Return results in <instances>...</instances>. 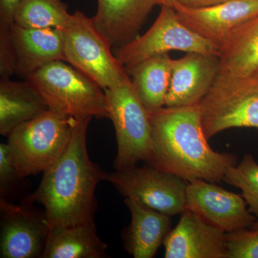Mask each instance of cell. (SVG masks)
I'll list each match as a JSON object with an SVG mask.
<instances>
[{"instance_id": "9a60e30c", "label": "cell", "mask_w": 258, "mask_h": 258, "mask_svg": "<svg viewBox=\"0 0 258 258\" xmlns=\"http://www.w3.org/2000/svg\"><path fill=\"white\" fill-rule=\"evenodd\" d=\"M9 32L18 77L27 80L53 61H64L62 30L25 28L13 23Z\"/></svg>"}, {"instance_id": "7a4b0ae2", "label": "cell", "mask_w": 258, "mask_h": 258, "mask_svg": "<svg viewBox=\"0 0 258 258\" xmlns=\"http://www.w3.org/2000/svg\"><path fill=\"white\" fill-rule=\"evenodd\" d=\"M91 119L78 118L66 150L43 171L37 189L25 197L43 207L50 228L95 222V192L105 171L88 155L86 137Z\"/></svg>"}, {"instance_id": "d6986e66", "label": "cell", "mask_w": 258, "mask_h": 258, "mask_svg": "<svg viewBox=\"0 0 258 258\" xmlns=\"http://www.w3.org/2000/svg\"><path fill=\"white\" fill-rule=\"evenodd\" d=\"M48 107L27 80L0 83V134L8 137L18 125L47 111Z\"/></svg>"}, {"instance_id": "7402d4cb", "label": "cell", "mask_w": 258, "mask_h": 258, "mask_svg": "<svg viewBox=\"0 0 258 258\" xmlns=\"http://www.w3.org/2000/svg\"><path fill=\"white\" fill-rule=\"evenodd\" d=\"M71 16L62 0H23L17 10L14 23L25 28L63 30Z\"/></svg>"}, {"instance_id": "f1b7e54d", "label": "cell", "mask_w": 258, "mask_h": 258, "mask_svg": "<svg viewBox=\"0 0 258 258\" xmlns=\"http://www.w3.org/2000/svg\"><path fill=\"white\" fill-rule=\"evenodd\" d=\"M155 1L157 5L161 6L165 5V6L172 7L174 3L178 2V0H155Z\"/></svg>"}, {"instance_id": "83f0119b", "label": "cell", "mask_w": 258, "mask_h": 258, "mask_svg": "<svg viewBox=\"0 0 258 258\" xmlns=\"http://www.w3.org/2000/svg\"><path fill=\"white\" fill-rule=\"evenodd\" d=\"M228 0H178V3L189 8H198L220 4Z\"/></svg>"}, {"instance_id": "2e32d148", "label": "cell", "mask_w": 258, "mask_h": 258, "mask_svg": "<svg viewBox=\"0 0 258 258\" xmlns=\"http://www.w3.org/2000/svg\"><path fill=\"white\" fill-rule=\"evenodd\" d=\"M156 5L155 0H98V9L92 20L116 48L139 36V30Z\"/></svg>"}, {"instance_id": "ac0fdd59", "label": "cell", "mask_w": 258, "mask_h": 258, "mask_svg": "<svg viewBox=\"0 0 258 258\" xmlns=\"http://www.w3.org/2000/svg\"><path fill=\"white\" fill-rule=\"evenodd\" d=\"M220 47V74L254 77L258 72V15L234 30Z\"/></svg>"}, {"instance_id": "277c9868", "label": "cell", "mask_w": 258, "mask_h": 258, "mask_svg": "<svg viewBox=\"0 0 258 258\" xmlns=\"http://www.w3.org/2000/svg\"><path fill=\"white\" fill-rule=\"evenodd\" d=\"M78 119L47 110L8 135L10 158L23 177L46 170L69 145Z\"/></svg>"}, {"instance_id": "52a82bcc", "label": "cell", "mask_w": 258, "mask_h": 258, "mask_svg": "<svg viewBox=\"0 0 258 258\" xmlns=\"http://www.w3.org/2000/svg\"><path fill=\"white\" fill-rule=\"evenodd\" d=\"M200 106L208 140L226 129H258V80L219 74Z\"/></svg>"}, {"instance_id": "8fae6325", "label": "cell", "mask_w": 258, "mask_h": 258, "mask_svg": "<svg viewBox=\"0 0 258 258\" xmlns=\"http://www.w3.org/2000/svg\"><path fill=\"white\" fill-rule=\"evenodd\" d=\"M242 195L231 192L204 179L188 182L186 209L226 233L251 228L256 217Z\"/></svg>"}, {"instance_id": "e0dca14e", "label": "cell", "mask_w": 258, "mask_h": 258, "mask_svg": "<svg viewBox=\"0 0 258 258\" xmlns=\"http://www.w3.org/2000/svg\"><path fill=\"white\" fill-rule=\"evenodd\" d=\"M132 222L123 232L124 247L134 258H152L171 231L170 216L125 198Z\"/></svg>"}, {"instance_id": "5bb4252c", "label": "cell", "mask_w": 258, "mask_h": 258, "mask_svg": "<svg viewBox=\"0 0 258 258\" xmlns=\"http://www.w3.org/2000/svg\"><path fill=\"white\" fill-rule=\"evenodd\" d=\"M226 232L186 209L164 244L166 258H227Z\"/></svg>"}, {"instance_id": "8992f818", "label": "cell", "mask_w": 258, "mask_h": 258, "mask_svg": "<svg viewBox=\"0 0 258 258\" xmlns=\"http://www.w3.org/2000/svg\"><path fill=\"white\" fill-rule=\"evenodd\" d=\"M109 118L116 137L115 170L147 162L152 149V126L149 113L137 94L130 77L115 87L105 90Z\"/></svg>"}, {"instance_id": "cb8c5ba5", "label": "cell", "mask_w": 258, "mask_h": 258, "mask_svg": "<svg viewBox=\"0 0 258 258\" xmlns=\"http://www.w3.org/2000/svg\"><path fill=\"white\" fill-rule=\"evenodd\" d=\"M25 179L13 164L8 144H0V198L11 201L20 195L26 187Z\"/></svg>"}, {"instance_id": "5b68a950", "label": "cell", "mask_w": 258, "mask_h": 258, "mask_svg": "<svg viewBox=\"0 0 258 258\" xmlns=\"http://www.w3.org/2000/svg\"><path fill=\"white\" fill-rule=\"evenodd\" d=\"M64 62L107 90L123 83L128 73L112 51L111 42L92 18L76 10L63 30Z\"/></svg>"}, {"instance_id": "4316f807", "label": "cell", "mask_w": 258, "mask_h": 258, "mask_svg": "<svg viewBox=\"0 0 258 258\" xmlns=\"http://www.w3.org/2000/svg\"><path fill=\"white\" fill-rule=\"evenodd\" d=\"M23 0H0V26H10L15 22V14Z\"/></svg>"}, {"instance_id": "3957f363", "label": "cell", "mask_w": 258, "mask_h": 258, "mask_svg": "<svg viewBox=\"0 0 258 258\" xmlns=\"http://www.w3.org/2000/svg\"><path fill=\"white\" fill-rule=\"evenodd\" d=\"M50 111L76 118H109L104 90L63 60H56L27 79Z\"/></svg>"}, {"instance_id": "ffe728a7", "label": "cell", "mask_w": 258, "mask_h": 258, "mask_svg": "<svg viewBox=\"0 0 258 258\" xmlns=\"http://www.w3.org/2000/svg\"><path fill=\"white\" fill-rule=\"evenodd\" d=\"M108 246L94 223L50 228L42 258H103Z\"/></svg>"}, {"instance_id": "f546056e", "label": "cell", "mask_w": 258, "mask_h": 258, "mask_svg": "<svg viewBox=\"0 0 258 258\" xmlns=\"http://www.w3.org/2000/svg\"><path fill=\"white\" fill-rule=\"evenodd\" d=\"M251 229H258V221L254 222L253 226L251 227Z\"/></svg>"}, {"instance_id": "4fadbf2b", "label": "cell", "mask_w": 258, "mask_h": 258, "mask_svg": "<svg viewBox=\"0 0 258 258\" xmlns=\"http://www.w3.org/2000/svg\"><path fill=\"white\" fill-rule=\"evenodd\" d=\"M220 57L215 55L186 52L172 60V70L165 106L200 104L220 74Z\"/></svg>"}, {"instance_id": "484cf974", "label": "cell", "mask_w": 258, "mask_h": 258, "mask_svg": "<svg viewBox=\"0 0 258 258\" xmlns=\"http://www.w3.org/2000/svg\"><path fill=\"white\" fill-rule=\"evenodd\" d=\"M10 26H0V78L10 79L15 75V57L10 40Z\"/></svg>"}, {"instance_id": "603a6c76", "label": "cell", "mask_w": 258, "mask_h": 258, "mask_svg": "<svg viewBox=\"0 0 258 258\" xmlns=\"http://www.w3.org/2000/svg\"><path fill=\"white\" fill-rule=\"evenodd\" d=\"M224 180L241 189L249 212L258 218V164L252 154H246L240 164L230 166Z\"/></svg>"}, {"instance_id": "d4e9b609", "label": "cell", "mask_w": 258, "mask_h": 258, "mask_svg": "<svg viewBox=\"0 0 258 258\" xmlns=\"http://www.w3.org/2000/svg\"><path fill=\"white\" fill-rule=\"evenodd\" d=\"M227 258H258V229H243L226 233Z\"/></svg>"}, {"instance_id": "44dd1931", "label": "cell", "mask_w": 258, "mask_h": 258, "mask_svg": "<svg viewBox=\"0 0 258 258\" xmlns=\"http://www.w3.org/2000/svg\"><path fill=\"white\" fill-rule=\"evenodd\" d=\"M169 54L154 56L125 68L137 94L149 113L165 106L172 70Z\"/></svg>"}, {"instance_id": "6da1fadb", "label": "cell", "mask_w": 258, "mask_h": 258, "mask_svg": "<svg viewBox=\"0 0 258 258\" xmlns=\"http://www.w3.org/2000/svg\"><path fill=\"white\" fill-rule=\"evenodd\" d=\"M152 149L147 164L186 181L224 180L225 171L237 164V157L215 152L204 132L200 104L164 106L149 113Z\"/></svg>"}, {"instance_id": "7c38bea8", "label": "cell", "mask_w": 258, "mask_h": 258, "mask_svg": "<svg viewBox=\"0 0 258 258\" xmlns=\"http://www.w3.org/2000/svg\"><path fill=\"white\" fill-rule=\"evenodd\" d=\"M172 8L185 26L220 46L234 30L258 15V0H228L198 8L176 2Z\"/></svg>"}, {"instance_id": "30bf717a", "label": "cell", "mask_w": 258, "mask_h": 258, "mask_svg": "<svg viewBox=\"0 0 258 258\" xmlns=\"http://www.w3.org/2000/svg\"><path fill=\"white\" fill-rule=\"evenodd\" d=\"M0 257H42L50 227L45 210L26 198L20 204L0 198Z\"/></svg>"}, {"instance_id": "ba28073f", "label": "cell", "mask_w": 258, "mask_h": 258, "mask_svg": "<svg viewBox=\"0 0 258 258\" xmlns=\"http://www.w3.org/2000/svg\"><path fill=\"white\" fill-rule=\"evenodd\" d=\"M171 50L220 57L221 47L185 26L172 7L163 5L157 20L144 35L114 48L113 52L120 63L126 68Z\"/></svg>"}, {"instance_id": "4dcf8cb0", "label": "cell", "mask_w": 258, "mask_h": 258, "mask_svg": "<svg viewBox=\"0 0 258 258\" xmlns=\"http://www.w3.org/2000/svg\"><path fill=\"white\" fill-rule=\"evenodd\" d=\"M254 78H255L256 79L258 80V72L256 74L255 76H254Z\"/></svg>"}, {"instance_id": "9c48e42d", "label": "cell", "mask_w": 258, "mask_h": 258, "mask_svg": "<svg viewBox=\"0 0 258 258\" xmlns=\"http://www.w3.org/2000/svg\"><path fill=\"white\" fill-rule=\"evenodd\" d=\"M103 180L111 183L125 198L133 199L169 216L186 210L188 181L149 164L105 172Z\"/></svg>"}]
</instances>
